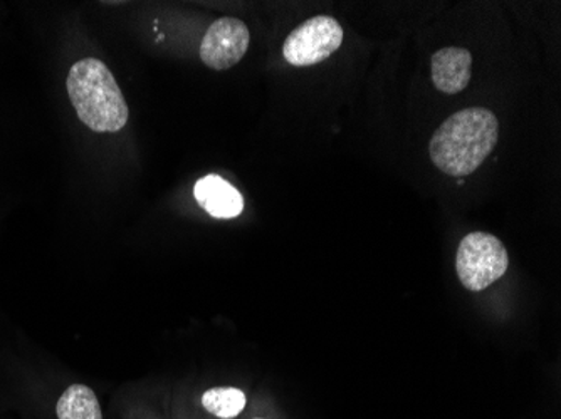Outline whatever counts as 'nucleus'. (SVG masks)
I'll return each mask as SVG.
<instances>
[{
  "label": "nucleus",
  "mask_w": 561,
  "mask_h": 419,
  "mask_svg": "<svg viewBox=\"0 0 561 419\" xmlns=\"http://www.w3.org/2000/svg\"><path fill=\"white\" fill-rule=\"evenodd\" d=\"M500 138V123L494 113L469 108L443 123L428 144L432 162L449 176L474 173L493 153Z\"/></svg>",
  "instance_id": "f257e3e1"
},
{
  "label": "nucleus",
  "mask_w": 561,
  "mask_h": 419,
  "mask_svg": "<svg viewBox=\"0 0 561 419\" xmlns=\"http://www.w3.org/2000/svg\"><path fill=\"white\" fill-rule=\"evenodd\" d=\"M66 88L76 115L91 131L118 133L125 128L130 109L105 62L94 58L75 62Z\"/></svg>",
  "instance_id": "f03ea898"
},
{
  "label": "nucleus",
  "mask_w": 561,
  "mask_h": 419,
  "mask_svg": "<svg viewBox=\"0 0 561 419\" xmlns=\"http://www.w3.org/2000/svg\"><path fill=\"white\" fill-rule=\"evenodd\" d=\"M507 267L510 255L506 247L491 233H469L457 248V277L468 291H484L506 273Z\"/></svg>",
  "instance_id": "7ed1b4c3"
},
{
  "label": "nucleus",
  "mask_w": 561,
  "mask_h": 419,
  "mask_svg": "<svg viewBox=\"0 0 561 419\" xmlns=\"http://www.w3.org/2000/svg\"><path fill=\"white\" fill-rule=\"evenodd\" d=\"M343 43L342 25L328 15L308 19L283 44V56L296 68L314 66L330 58Z\"/></svg>",
  "instance_id": "20e7f679"
},
{
  "label": "nucleus",
  "mask_w": 561,
  "mask_h": 419,
  "mask_svg": "<svg viewBox=\"0 0 561 419\" xmlns=\"http://www.w3.org/2000/svg\"><path fill=\"white\" fill-rule=\"evenodd\" d=\"M249 43L251 33L241 19H217L202 39V62L214 71L231 69L244 58Z\"/></svg>",
  "instance_id": "39448f33"
},
{
  "label": "nucleus",
  "mask_w": 561,
  "mask_h": 419,
  "mask_svg": "<svg viewBox=\"0 0 561 419\" xmlns=\"http://www.w3.org/2000/svg\"><path fill=\"white\" fill-rule=\"evenodd\" d=\"M472 56L462 47H444L431 58L434 86L444 94H457L471 83Z\"/></svg>",
  "instance_id": "423d86ee"
},
{
  "label": "nucleus",
  "mask_w": 561,
  "mask_h": 419,
  "mask_svg": "<svg viewBox=\"0 0 561 419\" xmlns=\"http://www.w3.org/2000/svg\"><path fill=\"white\" fill-rule=\"evenodd\" d=\"M195 200L214 219H234L244 208L242 195L231 183L217 175H207L195 183Z\"/></svg>",
  "instance_id": "0eeeda50"
},
{
  "label": "nucleus",
  "mask_w": 561,
  "mask_h": 419,
  "mask_svg": "<svg viewBox=\"0 0 561 419\" xmlns=\"http://www.w3.org/2000/svg\"><path fill=\"white\" fill-rule=\"evenodd\" d=\"M58 419H103L94 391L84 384H72L56 405Z\"/></svg>",
  "instance_id": "6e6552de"
},
{
  "label": "nucleus",
  "mask_w": 561,
  "mask_h": 419,
  "mask_svg": "<svg viewBox=\"0 0 561 419\" xmlns=\"http://www.w3.org/2000/svg\"><path fill=\"white\" fill-rule=\"evenodd\" d=\"M202 406L217 418L231 419L244 411L245 395L238 387H213L202 396Z\"/></svg>",
  "instance_id": "1a4fd4ad"
}]
</instances>
